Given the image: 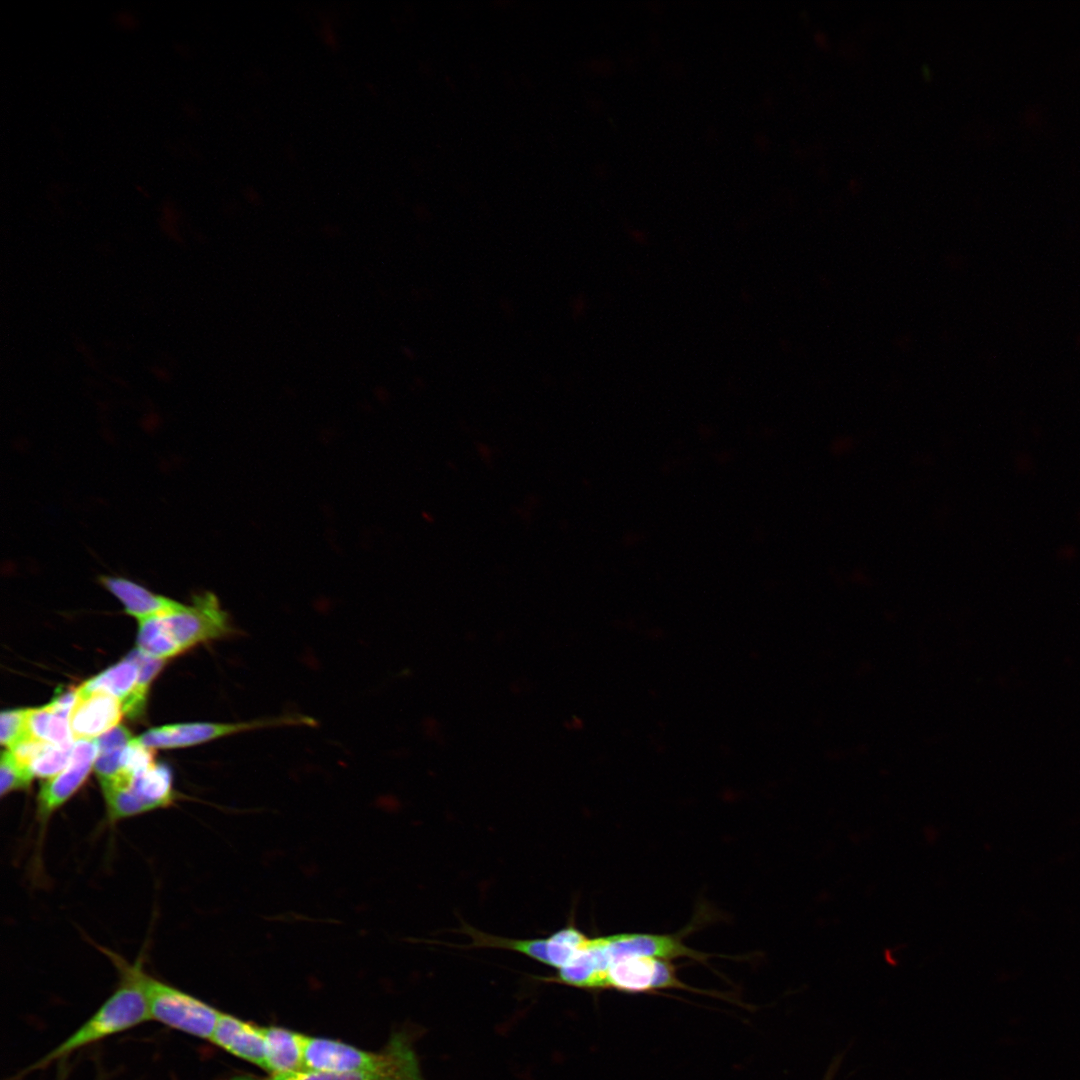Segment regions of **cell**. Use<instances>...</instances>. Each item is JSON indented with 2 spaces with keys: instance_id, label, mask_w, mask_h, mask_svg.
Returning <instances> with one entry per match:
<instances>
[{
  "instance_id": "cell-1",
  "label": "cell",
  "mask_w": 1080,
  "mask_h": 1080,
  "mask_svg": "<svg viewBox=\"0 0 1080 1080\" xmlns=\"http://www.w3.org/2000/svg\"><path fill=\"white\" fill-rule=\"evenodd\" d=\"M106 953L120 973L116 990L77 1030L27 1071L44 1068L76 1050L151 1020L139 978L142 962L129 964L114 952Z\"/></svg>"
},
{
  "instance_id": "cell-2",
  "label": "cell",
  "mask_w": 1080,
  "mask_h": 1080,
  "mask_svg": "<svg viewBox=\"0 0 1080 1080\" xmlns=\"http://www.w3.org/2000/svg\"><path fill=\"white\" fill-rule=\"evenodd\" d=\"M304 1069L353 1072L383 1080H425L404 1033H394L380 1051H366L339 1040L305 1036Z\"/></svg>"
},
{
  "instance_id": "cell-3",
  "label": "cell",
  "mask_w": 1080,
  "mask_h": 1080,
  "mask_svg": "<svg viewBox=\"0 0 1080 1080\" xmlns=\"http://www.w3.org/2000/svg\"><path fill=\"white\" fill-rule=\"evenodd\" d=\"M111 823L169 806L175 799L169 768L153 763L136 773L120 772L100 782Z\"/></svg>"
},
{
  "instance_id": "cell-4",
  "label": "cell",
  "mask_w": 1080,
  "mask_h": 1080,
  "mask_svg": "<svg viewBox=\"0 0 1080 1080\" xmlns=\"http://www.w3.org/2000/svg\"><path fill=\"white\" fill-rule=\"evenodd\" d=\"M151 1020L180 1032L210 1041L221 1011L202 1000L139 972Z\"/></svg>"
},
{
  "instance_id": "cell-5",
  "label": "cell",
  "mask_w": 1080,
  "mask_h": 1080,
  "mask_svg": "<svg viewBox=\"0 0 1080 1080\" xmlns=\"http://www.w3.org/2000/svg\"><path fill=\"white\" fill-rule=\"evenodd\" d=\"M156 617L180 652L237 633L217 596L208 591L195 594L189 605L181 604Z\"/></svg>"
},
{
  "instance_id": "cell-6",
  "label": "cell",
  "mask_w": 1080,
  "mask_h": 1080,
  "mask_svg": "<svg viewBox=\"0 0 1080 1080\" xmlns=\"http://www.w3.org/2000/svg\"><path fill=\"white\" fill-rule=\"evenodd\" d=\"M317 721L300 713H285L233 723L196 722L174 724L150 729L134 738L147 748H175L205 743L237 733L271 727L316 726Z\"/></svg>"
},
{
  "instance_id": "cell-7",
  "label": "cell",
  "mask_w": 1080,
  "mask_h": 1080,
  "mask_svg": "<svg viewBox=\"0 0 1080 1080\" xmlns=\"http://www.w3.org/2000/svg\"><path fill=\"white\" fill-rule=\"evenodd\" d=\"M666 988L688 989L676 976L671 960L649 956H626L615 960L602 975L598 986V989L631 993Z\"/></svg>"
},
{
  "instance_id": "cell-8",
  "label": "cell",
  "mask_w": 1080,
  "mask_h": 1080,
  "mask_svg": "<svg viewBox=\"0 0 1080 1080\" xmlns=\"http://www.w3.org/2000/svg\"><path fill=\"white\" fill-rule=\"evenodd\" d=\"M96 756L95 739L75 741L69 764L60 773L47 778L39 790L36 816L41 827L81 787Z\"/></svg>"
},
{
  "instance_id": "cell-9",
  "label": "cell",
  "mask_w": 1080,
  "mask_h": 1080,
  "mask_svg": "<svg viewBox=\"0 0 1080 1080\" xmlns=\"http://www.w3.org/2000/svg\"><path fill=\"white\" fill-rule=\"evenodd\" d=\"M76 691V700L69 716L75 741L92 740L118 726L123 708L117 697L104 690L77 688Z\"/></svg>"
},
{
  "instance_id": "cell-10",
  "label": "cell",
  "mask_w": 1080,
  "mask_h": 1080,
  "mask_svg": "<svg viewBox=\"0 0 1080 1080\" xmlns=\"http://www.w3.org/2000/svg\"><path fill=\"white\" fill-rule=\"evenodd\" d=\"M210 1041L228 1053L267 1071L263 1026L221 1012Z\"/></svg>"
},
{
  "instance_id": "cell-11",
  "label": "cell",
  "mask_w": 1080,
  "mask_h": 1080,
  "mask_svg": "<svg viewBox=\"0 0 1080 1080\" xmlns=\"http://www.w3.org/2000/svg\"><path fill=\"white\" fill-rule=\"evenodd\" d=\"M76 696V689L69 690L57 695L43 707L28 709V728L31 737L62 748L72 747L75 742H73L69 716Z\"/></svg>"
},
{
  "instance_id": "cell-12",
  "label": "cell",
  "mask_w": 1080,
  "mask_h": 1080,
  "mask_svg": "<svg viewBox=\"0 0 1080 1080\" xmlns=\"http://www.w3.org/2000/svg\"><path fill=\"white\" fill-rule=\"evenodd\" d=\"M97 580L122 603L127 614L138 620L173 610L181 605L123 576L100 575Z\"/></svg>"
},
{
  "instance_id": "cell-13",
  "label": "cell",
  "mask_w": 1080,
  "mask_h": 1080,
  "mask_svg": "<svg viewBox=\"0 0 1080 1080\" xmlns=\"http://www.w3.org/2000/svg\"><path fill=\"white\" fill-rule=\"evenodd\" d=\"M267 1072L304 1069L305 1034L278 1026H263Z\"/></svg>"
},
{
  "instance_id": "cell-14",
  "label": "cell",
  "mask_w": 1080,
  "mask_h": 1080,
  "mask_svg": "<svg viewBox=\"0 0 1080 1080\" xmlns=\"http://www.w3.org/2000/svg\"><path fill=\"white\" fill-rule=\"evenodd\" d=\"M139 675L140 665L135 649L122 661L87 680L79 688L86 691L104 690L117 697L123 705L134 694Z\"/></svg>"
},
{
  "instance_id": "cell-15",
  "label": "cell",
  "mask_w": 1080,
  "mask_h": 1080,
  "mask_svg": "<svg viewBox=\"0 0 1080 1080\" xmlns=\"http://www.w3.org/2000/svg\"><path fill=\"white\" fill-rule=\"evenodd\" d=\"M133 737L124 726H116L96 739L97 756L94 770L99 782L118 775L123 768V756Z\"/></svg>"
},
{
  "instance_id": "cell-16",
  "label": "cell",
  "mask_w": 1080,
  "mask_h": 1080,
  "mask_svg": "<svg viewBox=\"0 0 1080 1080\" xmlns=\"http://www.w3.org/2000/svg\"><path fill=\"white\" fill-rule=\"evenodd\" d=\"M138 621L137 649L139 651L149 657L164 660L180 653L161 628L156 615Z\"/></svg>"
},
{
  "instance_id": "cell-17",
  "label": "cell",
  "mask_w": 1080,
  "mask_h": 1080,
  "mask_svg": "<svg viewBox=\"0 0 1080 1080\" xmlns=\"http://www.w3.org/2000/svg\"><path fill=\"white\" fill-rule=\"evenodd\" d=\"M136 650L140 665L138 685L132 697L122 705L123 713L130 718L143 713L150 683L165 663L164 659L152 658Z\"/></svg>"
},
{
  "instance_id": "cell-18",
  "label": "cell",
  "mask_w": 1080,
  "mask_h": 1080,
  "mask_svg": "<svg viewBox=\"0 0 1080 1080\" xmlns=\"http://www.w3.org/2000/svg\"><path fill=\"white\" fill-rule=\"evenodd\" d=\"M73 746L62 748L44 742L29 764L33 776L50 778L60 773L70 762Z\"/></svg>"
},
{
  "instance_id": "cell-19",
  "label": "cell",
  "mask_w": 1080,
  "mask_h": 1080,
  "mask_svg": "<svg viewBox=\"0 0 1080 1080\" xmlns=\"http://www.w3.org/2000/svg\"><path fill=\"white\" fill-rule=\"evenodd\" d=\"M229 1080H383L370 1074L353 1072H333L312 1069H301L283 1073H271L260 1077L241 1074L231 1077Z\"/></svg>"
},
{
  "instance_id": "cell-20",
  "label": "cell",
  "mask_w": 1080,
  "mask_h": 1080,
  "mask_svg": "<svg viewBox=\"0 0 1080 1080\" xmlns=\"http://www.w3.org/2000/svg\"><path fill=\"white\" fill-rule=\"evenodd\" d=\"M33 774L12 753L4 751L0 761V794L5 796L13 791L29 787Z\"/></svg>"
},
{
  "instance_id": "cell-21",
  "label": "cell",
  "mask_w": 1080,
  "mask_h": 1080,
  "mask_svg": "<svg viewBox=\"0 0 1080 1080\" xmlns=\"http://www.w3.org/2000/svg\"><path fill=\"white\" fill-rule=\"evenodd\" d=\"M32 738L28 728V709L4 711L0 720V741L11 749Z\"/></svg>"
}]
</instances>
